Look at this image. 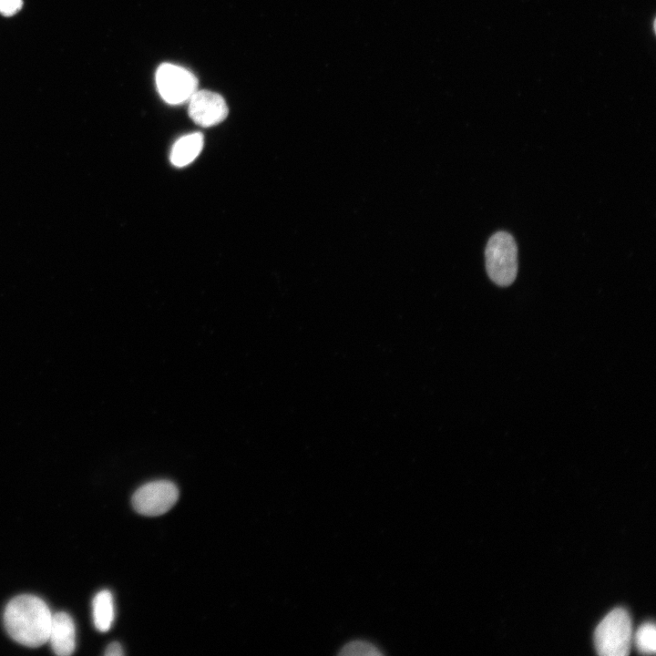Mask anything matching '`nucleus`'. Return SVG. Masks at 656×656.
Segmentation results:
<instances>
[{"label":"nucleus","instance_id":"nucleus-7","mask_svg":"<svg viewBox=\"0 0 656 656\" xmlns=\"http://www.w3.org/2000/svg\"><path fill=\"white\" fill-rule=\"evenodd\" d=\"M48 641L54 653L58 656H68L74 652L76 629L72 618L67 612L53 614Z\"/></svg>","mask_w":656,"mask_h":656},{"label":"nucleus","instance_id":"nucleus-11","mask_svg":"<svg viewBox=\"0 0 656 656\" xmlns=\"http://www.w3.org/2000/svg\"><path fill=\"white\" fill-rule=\"evenodd\" d=\"M340 655H363V656H378L383 653L372 642L366 641H352L347 642L341 649Z\"/></svg>","mask_w":656,"mask_h":656},{"label":"nucleus","instance_id":"nucleus-1","mask_svg":"<svg viewBox=\"0 0 656 656\" xmlns=\"http://www.w3.org/2000/svg\"><path fill=\"white\" fill-rule=\"evenodd\" d=\"M52 616L44 600L24 594L15 597L6 605L4 624L15 641L36 648L48 641Z\"/></svg>","mask_w":656,"mask_h":656},{"label":"nucleus","instance_id":"nucleus-4","mask_svg":"<svg viewBox=\"0 0 656 656\" xmlns=\"http://www.w3.org/2000/svg\"><path fill=\"white\" fill-rule=\"evenodd\" d=\"M156 84L161 97L172 105L189 101L198 90L197 77L190 71L168 63L159 67Z\"/></svg>","mask_w":656,"mask_h":656},{"label":"nucleus","instance_id":"nucleus-13","mask_svg":"<svg viewBox=\"0 0 656 656\" xmlns=\"http://www.w3.org/2000/svg\"><path fill=\"white\" fill-rule=\"evenodd\" d=\"M123 654L122 646L118 642L110 643L105 651V655L107 656H121Z\"/></svg>","mask_w":656,"mask_h":656},{"label":"nucleus","instance_id":"nucleus-3","mask_svg":"<svg viewBox=\"0 0 656 656\" xmlns=\"http://www.w3.org/2000/svg\"><path fill=\"white\" fill-rule=\"evenodd\" d=\"M485 258L487 272L494 283L506 287L515 281L518 272V248L510 233H494L487 243Z\"/></svg>","mask_w":656,"mask_h":656},{"label":"nucleus","instance_id":"nucleus-12","mask_svg":"<svg viewBox=\"0 0 656 656\" xmlns=\"http://www.w3.org/2000/svg\"><path fill=\"white\" fill-rule=\"evenodd\" d=\"M22 5V0H0V13L9 16L17 13Z\"/></svg>","mask_w":656,"mask_h":656},{"label":"nucleus","instance_id":"nucleus-8","mask_svg":"<svg viewBox=\"0 0 656 656\" xmlns=\"http://www.w3.org/2000/svg\"><path fill=\"white\" fill-rule=\"evenodd\" d=\"M203 148V135L200 132L186 135L178 139L170 151V161L176 167L191 163Z\"/></svg>","mask_w":656,"mask_h":656},{"label":"nucleus","instance_id":"nucleus-6","mask_svg":"<svg viewBox=\"0 0 656 656\" xmlns=\"http://www.w3.org/2000/svg\"><path fill=\"white\" fill-rule=\"evenodd\" d=\"M228 112L224 98L210 90H197L189 100V116L201 127L208 128L222 122Z\"/></svg>","mask_w":656,"mask_h":656},{"label":"nucleus","instance_id":"nucleus-2","mask_svg":"<svg viewBox=\"0 0 656 656\" xmlns=\"http://www.w3.org/2000/svg\"><path fill=\"white\" fill-rule=\"evenodd\" d=\"M632 625L629 612L617 608L608 613L594 632V645L600 656H625L630 653Z\"/></svg>","mask_w":656,"mask_h":656},{"label":"nucleus","instance_id":"nucleus-10","mask_svg":"<svg viewBox=\"0 0 656 656\" xmlns=\"http://www.w3.org/2000/svg\"><path fill=\"white\" fill-rule=\"evenodd\" d=\"M635 645L641 653H654L656 651V630L653 623L642 624L634 637Z\"/></svg>","mask_w":656,"mask_h":656},{"label":"nucleus","instance_id":"nucleus-9","mask_svg":"<svg viewBox=\"0 0 656 656\" xmlns=\"http://www.w3.org/2000/svg\"><path fill=\"white\" fill-rule=\"evenodd\" d=\"M93 621L96 629L101 632L110 630L115 619L114 600L108 589L100 590L93 599Z\"/></svg>","mask_w":656,"mask_h":656},{"label":"nucleus","instance_id":"nucleus-5","mask_svg":"<svg viewBox=\"0 0 656 656\" xmlns=\"http://www.w3.org/2000/svg\"><path fill=\"white\" fill-rule=\"evenodd\" d=\"M179 498L177 486L168 480L144 484L132 497L134 509L144 516L155 517L168 512Z\"/></svg>","mask_w":656,"mask_h":656}]
</instances>
